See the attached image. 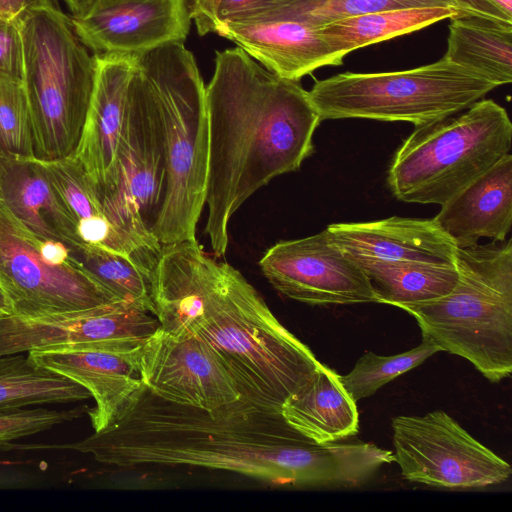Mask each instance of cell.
<instances>
[{
  "label": "cell",
  "instance_id": "22",
  "mask_svg": "<svg viewBox=\"0 0 512 512\" xmlns=\"http://www.w3.org/2000/svg\"><path fill=\"white\" fill-rule=\"evenodd\" d=\"M0 201L36 234L79 247L74 225L39 159L0 157Z\"/></svg>",
  "mask_w": 512,
  "mask_h": 512
},
{
  "label": "cell",
  "instance_id": "23",
  "mask_svg": "<svg viewBox=\"0 0 512 512\" xmlns=\"http://www.w3.org/2000/svg\"><path fill=\"white\" fill-rule=\"evenodd\" d=\"M280 413L291 428L318 444L338 442L359 432L356 402L340 375L322 363L286 399Z\"/></svg>",
  "mask_w": 512,
  "mask_h": 512
},
{
  "label": "cell",
  "instance_id": "35",
  "mask_svg": "<svg viewBox=\"0 0 512 512\" xmlns=\"http://www.w3.org/2000/svg\"><path fill=\"white\" fill-rule=\"evenodd\" d=\"M461 6V13L457 16H475L512 23V0H461Z\"/></svg>",
  "mask_w": 512,
  "mask_h": 512
},
{
  "label": "cell",
  "instance_id": "2",
  "mask_svg": "<svg viewBox=\"0 0 512 512\" xmlns=\"http://www.w3.org/2000/svg\"><path fill=\"white\" fill-rule=\"evenodd\" d=\"M150 293L161 329L207 343L241 397L258 408L280 413L321 365L244 276L206 255L196 239L162 245Z\"/></svg>",
  "mask_w": 512,
  "mask_h": 512
},
{
  "label": "cell",
  "instance_id": "40",
  "mask_svg": "<svg viewBox=\"0 0 512 512\" xmlns=\"http://www.w3.org/2000/svg\"><path fill=\"white\" fill-rule=\"evenodd\" d=\"M36 5H47L58 9H62L68 13L66 7V0H36Z\"/></svg>",
  "mask_w": 512,
  "mask_h": 512
},
{
  "label": "cell",
  "instance_id": "32",
  "mask_svg": "<svg viewBox=\"0 0 512 512\" xmlns=\"http://www.w3.org/2000/svg\"><path fill=\"white\" fill-rule=\"evenodd\" d=\"M450 8L461 13V0H326L317 17L321 26L338 18L410 8Z\"/></svg>",
  "mask_w": 512,
  "mask_h": 512
},
{
  "label": "cell",
  "instance_id": "4",
  "mask_svg": "<svg viewBox=\"0 0 512 512\" xmlns=\"http://www.w3.org/2000/svg\"><path fill=\"white\" fill-rule=\"evenodd\" d=\"M161 124L166 186L153 235L161 245L196 239L205 205L209 130L203 80L183 42L136 55Z\"/></svg>",
  "mask_w": 512,
  "mask_h": 512
},
{
  "label": "cell",
  "instance_id": "39",
  "mask_svg": "<svg viewBox=\"0 0 512 512\" xmlns=\"http://www.w3.org/2000/svg\"><path fill=\"white\" fill-rule=\"evenodd\" d=\"M12 315V308L9 299L0 284V317Z\"/></svg>",
  "mask_w": 512,
  "mask_h": 512
},
{
  "label": "cell",
  "instance_id": "28",
  "mask_svg": "<svg viewBox=\"0 0 512 512\" xmlns=\"http://www.w3.org/2000/svg\"><path fill=\"white\" fill-rule=\"evenodd\" d=\"M74 251L84 268L116 299L153 313L150 276L131 259L93 246Z\"/></svg>",
  "mask_w": 512,
  "mask_h": 512
},
{
  "label": "cell",
  "instance_id": "6",
  "mask_svg": "<svg viewBox=\"0 0 512 512\" xmlns=\"http://www.w3.org/2000/svg\"><path fill=\"white\" fill-rule=\"evenodd\" d=\"M16 19L23 40V86L34 156L47 161L71 157L94 91L96 56L62 9L32 5Z\"/></svg>",
  "mask_w": 512,
  "mask_h": 512
},
{
  "label": "cell",
  "instance_id": "8",
  "mask_svg": "<svg viewBox=\"0 0 512 512\" xmlns=\"http://www.w3.org/2000/svg\"><path fill=\"white\" fill-rule=\"evenodd\" d=\"M497 86L444 57L391 72H345L318 80L308 91L321 120L360 118L415 126L466 110Z\"/></svg>",
  "mask_w": 512,
  "mask_h": 512
},
{
  "label": "cell",
  "instance_id": "5",
  "mask_svg": "<svg viewBox=\"0 0 512 512\" xmlns=\"http://www.w3.org/2000/svg\"><path fill=\"white\" fill-rule=\"evenodd\" d=\"M458 280L446 295L400 308L422 339L468 360L493 383L512 371V240L457 248Z\"/></svg>",
  "mask_w": 512,
  "mask_h": 512
},
{
  "label": "cell",
  "instance_id": "30",
  "mask_svg": "<svg viewBox=\"0 0 512 512\" xmlns=\"http://www.w3.org/2000/svg\"><path fill=\"white\" fill-rule=\"evenodd\" d=\"M0 157H35L23 83L3 78H0Z\"/></svg>",
  "mask_w": 512,
  "mask_h": 512
},
{
  "label": "cell",
  "instance_id": "7",
  "mask_svg": "<svg viewBox=\"0 0 512 512\" xmlns=\"http://www.w3.org/2000/svg\"><path fill=\"white\" fill-rule=\"evenodd\" d=\"M453 116L415 126L395 152L387 183L398 200L442 205L510 153L512 124L494 100Z\"/></svg>",
  "mask_w": 512,
  "mask_h": 512
},
{
  "label": "cell",
  "instance_id": "37",
  "mask_svg": "<svg viewBox=\"0 0 512 512\" xmlns=\"http://www.w3.org/2000/svg\"><path fill=\"white\" fill-rule=\"evenodd\" d=\"M32 5H36V0H0V19L14 20Z\"/></svg>",
  "mask_w": 512,
  "mask_h": 512
},
{
  "label": "cell",
  "instance_id": "12",
  "mask_svg": "<svg viewBox=\"0 0 512 512\" xmlns=\"http://www.w3.org/2000/svg\"><path fill=\"white\" fill-rule=\"evenodd\" d=\"M159 328L153 313L125 302L37 319L0 317V357L50 347L135 354Z\"/></svg>",
  "mask_w": 512,
  "mask_h": 512
},
{
  "label": "cell",
  "instance_id": "33",
  "mask_svg": "<svg viewBox=\"0 0 512 512\" xmlns=\"http://www.w3.org/2000/svg\"><path fill=\"white\" fill-rule=\"evenodd\" d=\"M24 48L17 19H0V78L22 82Z\"/></svg>",
  "mask_w": 512,
  "mask_h": 512
},
{
  "label": "cell",
  "instance_id": "18",
  "mask_svg": "<svg viewBox=\"0 0 512 512\" xmlns=\"http://www.w3.org/2000/svg\"><path fill=\"white\" fill-rule=\"evenodd\" d=\"M331 240L353 258L455 265L457 246L434 219L393 216L370 222L334 223Z\"/></svg>",
  "mask_w": 512,
  "mask_h": 512
},
{
  "label": "cell",
  "instance_id": "17",
  "mask_svg": "<svg viewBox=\"0 0 512 512\" xmlns=\"http://www.w3.org/2000/svg\"><path fill=\"white\" fill-rule=\"evenodd\" d=\"M97 74L89 109L73 158L94 189L104 185L114 164L124 123L135 56L95 55Z\"/></svg>",
  "mask_w": 512,
  "mask_h": 512
},
{
  "label": "cell",
  "instance_id": "9",
  "mask_svg": "<svg viewBox=\"0 0 512 512\" xmlns=\"http://www.w3.org/2000/svg\"><path fill=\"white\" fill-rule=\"evenodd\" d=\"M0 284L21 319L121 302L82 265L69 245L31 231L0 201Z\"/></svg>",
  "mask_w": 512,
  "mask_h": 512
},
{
  "label": "cell",
  "instance_id": "13",
  "mask_svg": "<svg viewBox=\"0 0 512 512\" xmlns=\"http://www.w3.org/2000/svg\"><path fill=\"white\" fill-rule=\"evenodd\" d=\"M259 266L279 293L305 304L376 302L363 268L331 240L326 229L277 242L262 256Z\"/></svg>",
  "mask_w": 512,
  "mask_h": 512
},
{
  "label": "cell",
  "instance_id": "11",
  "mask_svg": "<svg viewBox=\"0 0 512 512\" xmlns=\"http://www.w3.org/2000/svg\"><path fill=\"white\" fill-rule=\"evenodd\" d=\"M395 461L410 482L448 489L505 482L511 466L441 410L392 418Z\"/></svg>",
  "mask_w": 512,
  "mask_h": 512
},
{
  "label": "cell",
  "instance_id": "34",
  "mask_svg": "<svg viewBox=\"0 0 512 512\" xmlns=\"http://www.w3.org/2000/svg\"><path fill=\"white\" fill-rule=\"evenodd\" d=\"M299 0H222L216 10L214 33L221 23L247 22Z\"/></svg>",
  "mask_w": 512,
  "mask_h": 512
},
{
  "label": "cell",
  "instance_id": "20",
  "mask_svg": "<svg viewBox=\"0 0 512 512\" xmlns=\"http://www.w3.org/2000/svg\"><path fill=\"white\" fill-rule=\"evenodd\" d=\"M433 219L457 248L474 246L481 238L505 241L512 225V155L443 203Z\"/></svg>",
  "mask_w": 512,
  "mask_h": 512
},
{
  "label": "cell",
  "instance_id": "29",
  "mask_svg": "<svg viewBox=\"0 0 512 512\" xmlns=\"http://www.w3.org/2000/svg\"><path fill=\"white\" fill-rule=\"evenodd\" d=\"M439 351L437 345L426 339H422L419 346L392 356L368 351L358 359L348 374L340 375V379L349 396L357 402L373 395L382 386L419 366Z\"/></svg>",
  "mask_w": 512,
  "mask_h": 512
},
{
  "label": "cell",
  "instance_id": "25",
  "mask_svg": "<svg viewBox=\"0 0 512 512\" xmlns=\"http://www.w3.org/2000/svg\"><path fill=\"white\" fill-rule=\"evenodd\" d=\"M458 11L450 8L392 9L335 19L321 26V33L334 53L343 60L359 48L410 34Z\"/></svg>",
  "mask_w": 512,
  "mask_h": 512
},
{
  "label": "cell",
  "instance_id": "36",
  "mask_svg": "<svg viewBox=\"0 0 512 512\" xmlns=\"http://www.w3.org/2000/svg\"><path fill=\"white\" fill-rule=\"evenodd\" d=\"M222 0H183L187 13L195 22L199 35L214 33L216 10Z\"/></svg>",
  "mask_w": 512,
  "mask_h": 512
},
{
  "label": "cell",
  "instance_id": "14",
  "mask_svg": "<svg viewBox=\"0 0 512 512\" xmlns=\"http://www.w3.org/2000/svg\"><path fill=\"white\" fill-rule=\"evenodd\" d=\"M142 384L178 404L213 409L241 397L212 348L193 336H175L159 328L137 354Z\"/></svg>",
  "mask_w": 512,
  "mask_h": 512
},
{
  "label": "cell",
  "instance_id": "19",
  "mask_svg": "<svg viewBox=\"0 0 512 512\" xmlns=\"http://www.w3.org/2000/svg\"><path fill=\"white\" fill-rule=\"evenodd\" d=\"M27 354L39 367L78 383L90 393L96 405L88 408L87 414L94 432L107 427L142 384L137 371L138 352L50 347Z\"/></svg>",
  "mask_w": 512,
  "mask_h": 512
},
{
  "label": "cell",
  "instance_id": "24",
  "mask_svg": "<svg viewBox=\"0 0 512 512\" xmlns=\"http://www.w3.org/2000/svg\"><path fill=\"white\" fill-rule=\"evenodd\" d=\"M444 58L497 87L512 81V23L455 16L449 24Z\"/></svg>",
  "mask_w": 512,
  "mask_h": 512
},
{
  "label": "cell",
  "instance_id": "16",
  "mask_svg": "<svg viewBox=\"0 0 512 512\" xmlns=\"http://www.w3.org/2000/svg\"><path fill=\"white\" fill-rule=\"evenodd\" d=\"M216 34L234 42L275 75L299 81L324 66L341 65L321 33V26L298 20L221 23Z\"/></svg>",
  "mask_w": 512,
  "mask_h": 512
},
{
  "label": "cell",
  "instance_id": "3",
  "mask_svg": "<svg viewBox=\"0 0 512 512\" xmlns=\"http://www.w3.org/2000/svg\"><path fill=\"white\" fill-rule=\"evenodd\" d=\"M209 158L205 233L216 256L228 246L232 215L273 178L299 170L322 121L308 91L241 48L217 51L206 86Z\"/></svg>",
  "mask_w": 512,
  "mask_h": 512
},
{
  "label": "cell",
  "instance_id": "31",
  "mask_svg": "<svg viewBox=\"0 0 512 512\" xmlns=\"http://www.w3.org/2000/svg\"><path fill=\"white\" fill-rule=\"evenodd\" d=\"M88 406L72 409L22 408L0 413V448L14 440L38 434L51 428L73 421L87 413Z\"/></svg>",
  "mask_w": 512,
  "mask_h": 512
},
{
  "label": "cell",
  "instance_id": "38",
  "mask_svg": "<svg viewBox=\"0 0 512 512\" xmlns=\"http://www.w3.org/2000/svg\"><path fill=\"white\" fill-rule=\"evenodd\" d=\"M94 0H66V7L70 16L85 12Z\"/></svg>",
  "mask_w": 512,
  "mask_h": 512
},
{
  "label": "cell",
  "instance_id": "1",
  "mask_svg": "<svg viewBox=\"0 0 512 512\" xmlns=\"http://www.w3.org/2000/svg\"><path fill=\"white\" fill-rule=\"evenodd\" d=\"M47 447L90 454L122 469L194 466L296 487H355L365 468L359 442L318 444L281 413L243 398L208 410L161 398L144 384L101 431Z\"/></svg>",
  "mask_w": 512,
  "mask_h": 512
},
{
  "label": "cell",
  "instance_id": "26",
  "mask_svg": "<svg viewBox=\"0 0 512 512\" xmlns=\"http://www.w3.org/2000/svg\"><path fill=\"white\" fill-rule=\"evenodd\" d=\"M373 287L376 303L398 308L437 299L456 285V265L354 258Z\"/></svg>",
  "mask_w": 512,
  "mask_h": 512
},
{
  "label": "cell",
  "instance_id": "15",
  "mask_svg": "<svg viewBox=\"0 0 512 512\" xmlns=\"http://www.w3.org/2000/svg\"><path fill=\"white\" fill-rule=\"evenodd\" d=\"M70 17L95 55H139L184 43L192 22L183 0H94L85 12Z\"/></svg>",
  "mask_w": 512,
  "mask_h": 512
},
{
  "label": "cell",
  "instance_id": "21",
  "mask_svg": "<svg viewBox=\"0 0 512 512\" xmlns=\"http://www.w3.org/2000/svg\"><path fill=\"white\" fill-rule=\"evenodd\" d=\"M40 161L74 225L78 248L93 246L119 253L150 275L162 247L148 245L108 220L93 185L72 156Z\"/></svg>",
  "mask_w": 512,
  "mask_h": 512
},
{
  "label": "cell",
  "instance_id": "10",
  "mask_svg": "<svg viewBox=\"0 0 512 512\" xmlns=\"http://www.w3.org/2000/svg\"><path fill=\"white\" fill-rule=\"evenodd\" d=\"M166 155L155 102L135 56L124 123L111 172L94 189L116 227L153 247V229L164 199Z\"/></svg>",
  "mask_w": 512,
  "mask_h": 512
},
{
  "label": "cell",
  "instance_id": "27",
  "mask_svg": "<svg viewBox=\"0 0 512 512\" xmlns=\"http://www.w3.org/2000/svg\"><path fill=\"white\" fill-rule=\"evenodd\" d=\"M91 398L78 383L36 365L24 353L0 357V413Z\"/></svg>",
  "mask_w": 512,
  "mask_h": 512
}]
</instances>
